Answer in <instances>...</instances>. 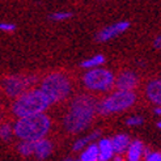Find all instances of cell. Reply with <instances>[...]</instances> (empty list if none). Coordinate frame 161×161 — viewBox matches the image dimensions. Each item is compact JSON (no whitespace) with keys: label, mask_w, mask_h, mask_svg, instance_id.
Wrapping results in <instances>:
<instances>
[{"label":"cell","mask_w":161,"mask_h":161,"mask_svg":"<svg viewBox=\"0 0 161 161\" xmlns=\"http://www.w3.org/2000/svg\"><path fill=\"white\" fill-rule=\"evenodd\" d=\"M97 114V101L91 94H79L71 101L64 115L63 126L69 134H80L86 130Z\"/></svg>","instance_id":"cell-1"},{"label":"cell","mask_w":161,"mask_h":161,"mask_svg":"<svg viewBox=\"0 0 161 161\" xmlns=\"http://www.w3.org/2000/svg\"><path fill=\"white\" fill-rule=\"evenodd\" d=\"M51 119L46 113H39L34 115L17 118L13 123L14 138L19 140L36 142L38 139L46 138L51 130Z\"/></svg>","instance_id":"cell-2"},{"label":"cell","mask_w":161,"mask_h":161,"mask_svg":"<svg viewBox=\"0 0 161 161\" xmlns=\"http://www.w3.org/2000/svg\"><path fill=\"white\" fill-rule=\"evenodd\" d=\"M51 105V100L42 92L41 88L31 86L14 98L12 103V113L16 118L34 115L39 113H46Z\"/></svg>","instance_id":"cell-3"},{"label":"cell","mask_w":161,"mask_h":161,"mask_svg":"<svg viewBox=\"0 0 161 161\" xmlns=\"http://www.w3.org/2000/svg\"><path fill=\"white\" fill-rule=\"evenodd\" d=\"M136 101L138 96L135 91H110L108 96H105L100 102H97V113L101 115H111L125 113L126 110L131 109Z\"/></svg>","instance_id":"cell-4"},{"label":"cell","mask_w":161,"mask_h":161,"mask_svg":"<svg viewBox=\"0 0 161 161\" xmlns=\"http://www.w3.org/2000/svg\"><path fill=\"white\" fill-rule=\"evenodd\" d=\"M39 88L51 100L53 103H56L64 101L71 96L72 83L68 75L64 72H51L43 77Z\"/></svg>","instance_id":"cell-5"},{"label":"cell","mask_w":161,"mask_h":161,"mask_svg":"<svg viewBox=\"0 0 161 161\" xmlns=\"http://www.w3.org/2000/svg\"><path fill=\"white\" fill-rule=\"evenodd\" d=\"M115 75L108 68L96 67L86 69L83 75V85L93 93H109L114 88Z\"/></svg>","instance_id":"cell-6"},{"label":"cell","mask_w":161,"mask_h":161,"mask_svg":"<svg viewBox=\"0 0 161 161\" xmlns=\"http://www.w3.org/2000/svg\"><path fill=\"white\" fill-rule=\"evenodd\" d=\"M34 77H26V76H21V75H11L7 76L3 80V91L5 94L11 98L19 97L21 93H24L26 89L31 88L34 83Z\"/></svg>","instance_id":"cell-7"},{"label":"cell","mask_w":161,"mask_h":161,"mask_svg":"<svg viewBox=\"0 0 161 161\" xmlns=\"http://www.w3.org/2000/svg\"><path fill=\"white\" fill-rule=\"evenodd\" d=\"M139 86V76L131 69L122 71L114 80V88L120 91H135Z\"/></svg>","instance_id":"cell-8"},{"label":"cell","mask_w":161,"mask_h":161,"mask_svg":"<svg viewBox=\"0 0 161 161\" xmlns=\"http://www.w3.org/2000/svg\"><path fill=\"white\" fill-rule=\"evenodd\" d=\"M130 29V22L128 21H118L115 24H111V25L103 28L102 30L98 31L97 34V41L98 42H109L111 39H114L115 37L123 34L125 31H127Z\"/></svg>","instance_id":"cell-9"},{"label":"cell","mask_w":161,"mask_h":161,"mask_svg":"<svg viewBox=\"0 0 161 161\" xmlns=\"http://www.w3.org/2000/svg\"><path fill=\"white\" fill-rule=\"evenodd\" d=\"M148 151H149V148L146 147V144L140 139H134V140L131 139L123 156H125L126 161H142L144 155H146Z\"/></svg>","instance_id":"cell-10"},{"label":"cell","mask_w":161,"mask_h":161,"mask_svg":"<svg viewBox=\"0 0 161 161\" xmlns=\"http://www.w3.org/2000/svg\"><path fill=\"white\" fill-rule=\"evenodd\" d=\"M54 151V143L47 138H42L34 142V151H33V156L37 160H46L53 155Z\"/></svg>","instance_id":"cell-11"},{"label":"cell","mask_w":161,"mask_h":161,"mask_svg":"<svg viewBox=\"0 0 161 161\" xmlns=\"http://www.w3.org/2000/svg\"><path fill=\"white\" fill-rule=\"evenodd\" d=\"M146 96L153 105H160L161 103V80L160 79L149 80L146 86Z\"/></svg>","instance_id":"cell-12"},{"label":"cell","mask_w":161,"mask_h":161,"mask_svg":"<svg viewBox=\"0 0 161 161\" xmlns=\"http://www.w3.org/2000/svg\"><path fill=\"white\" fill-rule=\"evenodd\" d=\"M97 151H98V161H111L115 156L113 149L110 138H100L97 142Z\"/></svg>","instance_id":"cell-13"},{"label":"cell","mask_w":161,"mask_h":161,"mask_svg":"<svg viewBox=\"0 0 161 161\" xmlns=\"http://www.w3.org/2000/svg\"><path fill=\"white\" fill-rule=\"evenodd\" d=\"M110 142L115 155H125L128 144L131 142V138L128 134H117L113 138H110Z\"/></svg>","instance_id":"cell-14"},{"label":"cell","mask_w":161,"mask_h":161,"mask_svg":"<svg viewBox=\"0 0 161 161\" xmlns=\"http://www.w3.org/2000/svg\"><path fill=\"white\" fill-rule=\"evenodd\" d=\"M100 138H101V131L96 130V131L88 134L85 136H81V138H79L77 140H75V143L72 144V149H74V152H80L84 147H86L89 143L97 142Z\"/></svg>","instance_id":"cell-15"},{"label":"cell","mask_w":161,"mask_h":161,"mask_svg":"<svg viewBox=\"0 0 161 161\" xmlns=\"http://www.w3.org/2000/svg\"><path fill=\"white\" fill-rule=\"evenodd\" d=\"M80 161H98V151H97V143L92 142L86 147L80 151Z\"/></svg>","instance_id":"cell-16"},{"label":"cell","mask_w":161,"mask_h":161,"mask_svg":"<svg viewBox=\"0 0 161 161\" xmlns=\"http://www.w3.org/2000/svg\"><path fill=\"white\" fill-rule=\"evenodd\" d=\"M106 63V58L102 54H96L91 58H88L85 60L81 62V68L84 69H91V68H96V67H101Z\"/></svg>","instance_id":"cell-17"},{"label":"cell","mask_w":161,"mask_h":161,"mask_svg":"<svg viewBox=\"0 0 161 161\" xmlns=\"http://www.w3.org/2000/svg\"><path fill=\"white\" fill-rule=\"evenodd\" d=\"M34 151V142L30 140H20L17 144V152L24 157H30L33 156Z\"/></svg>","instance_id":"cell-18"},{"label":"cell","mask_w":161,"mask_h":161,"mask_svg":"<svg viewBox=\"0 0 161 161\" xmlns=\"http://www.w3.org/2000/svg\"><path fill=\"white\" fill-rule=\"evenodd\" d=\"M14 136L13 134V125L11 123H0V139L4 142H9Z\"/></svg>","instance_id":"cell-19"},{"label":"cell","mask_w":161,"mask_h":161,"mask_svg":"<svg viewBox=\"0 0 161 161\" xmlns=\"http://www.w3.org/2000/svg\"><path fill=\"white\" fill-rule=\"evenodd\" d=\"M125 123L128 126V127H139L144 123V118L142 115H138V114H134V115H130L127 117Z\"/></svg>","instance_id":"cell-20"},{"label":"cell","mask_w":161,"mask_h":161,"mask_svg":"<svg viewBox=\"0 0 161 161\" xmlns=\"http://www.w3.org/2000/svg\"><path fill=\"white\" fill-rule=\"evenodd\" d=\"M71 17H72V13L71 12H68V11H58V12H54L50 16V20L56 21V22H60V21L69 20Z\"/></svg>","instance_id":"cell-21"},{"label":"cell","mask_w":161,"mask_h":161,"mask_svg":"<svg viewBox=\"0 0 161 161\" xmlns=\"http://www.w3.org/2000/svg\"><path fill=\"white\" fill-rule=\"evenodd\" d=\"M142 161H161V153L157 151H148Z\"/></svg>","instance_id":"cell-22"},{"label":"cell","mask_w":161,"mask_h":161,"mask_svg":"<svg viewBox=\"0 0 161 161\" xmlns=\"http://www.w3.org/2000/svg\"><path fill=\"white\" fill-rule=\"evenodd\" d=\"M16 30V25L12 22H0V31L4 33H13Z\"/></svg>","instance_id":"cell-23"},{"label":"cell","mask_w":161,"mask_h":161,"mask_svg":"<svg viewBox=\"0 0 161 161\" xmlns=\"http://www.w3.org/2000/svg\"><path fill=\"white\" fill-rule=\"evenodd\" d=\"M153 46H155V49H160L161 47V37L160 36H157L156 38H155V42H153Z\"/></svg>","instance_id":"cell-24"},{"label":"cell","mask_w":161,"mask_h":161,"mask_svg":"<svg viewBox=\"0 0 161 161\" xmlns=\"http://www.w3.org/2000/svg\"><path fill=\"white\" fill-rule=\"evenodd\" d=\"M111 161H126V160H125V156L123 155H115L114 157L111 158Z\"/></svg>","instance_id":"cell-25"},{"label":"cell","mask_w":161,"mask_h":161,"mask_svg":"<svg viewBox=\"0 0 161 161\" xmlns=\"http://www.w3.org/2000/svg\"><path fill=\"white\" fill-rule=\"evenodd\" d=\"M153 114H155V115H157V117H160V115H161V108H160V105H155Z\"/></svg>","instance_id":"cell-26"},{"label":"cell","mask_w":161,"mask_h":161,"mask_svg":"<svg viewBox=\"0 0 161 161\" xmlns=\"http://www.w3.org/2000/svg\"><path fill=\"white\" fill-rule=\"evenodd\" d=\"M156 127L158 128V130L161 128V122H160V120H157V122H156Z\"/></svg>","instance_id":"cell-27"},{"label":"cell","mask_w":161,"mask_h":161,"mask_svg":"<svg viewBox=\"0 0 161 161\" xmlns=\"http://www.w3.org/2000/svg\"><path fill=\"white\" fill-rule=\"evenodd\" d=\"M63 161H74L72 158H66V160H63Z\"/></svg>","instance_id":"cell-28"},{"label":"cell","mask_w":161,"mask_h":161,"mask_svg":"<svg viewBox=\"0 0 161 161\" xmlns=\"http://www.w3.org/2000/svg\"><path fill=\"white\" fill-rule=\"evenodd\" d=\"M0 123H2V115H0Z\"/></svg>","instance_id":"cell-29"},{"label":"cell","mask_w":161,"mask_h":161,"mask_svg":"<svg viewBox=\"0 0 161 161\" xmlns=\"http://www.w3.org/2000/svg\"><path fill=\"white\" fill-rule=\"evenodd\" d=\"M76 161H80V160H76Z\"/></svg>","instance_id":"cell-30"}]
</instances>
